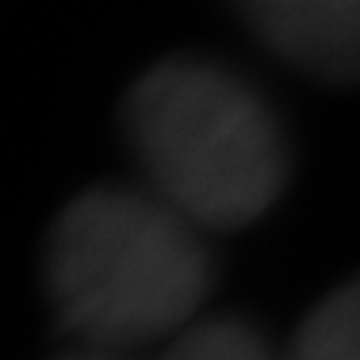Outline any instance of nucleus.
<instances>
[{"label":"nucleus","mask_w":360,"mask_h":360,"mask_svg":"<svg viewBox=\"0 0 360 360\" xmlns=\"http://www.w3.org/2000/svg\"><path fill=\"white\" fill-rule=\"evenodd\" d=\"M46 295L77 349L127 356L173 345L215 288L203 230L150 188L100 184L70 200L46 238Z\"/></svg>","instance_id":"nucleus-1"},{"label":"nucleus","mask_w":360,"mask_h":360,"mask_svg":"<svg viewBox=\"0 0 360 360\" xmlns=\"http://www.w3.org/2000/svg\"><path fill=\"white\" fill-rule=\"evenodd\" d=\"M127 139L150 192L192 226L242 230L288 184V139L269 100L207 58H165L127 92Z\"/></svg>","instance_id":"nucleus-2"},{"label":"nucleus","mask_w":360,"mask_h":360,"mask_svg":"<svg viewBox=\"0 0 360 360\" xmlns=\"http://www.w3.org/2000/svg\"><path fill=\"white\" fill-rule=\"evenodd\" d=\"M250 31L326 84H360V0H250Z\"/></svg>","instance_id":"nucleus-3"},{"label":"nucleus","mask_w":360,"mask_h":360,"mask_svg":"<svg viewBox=\"0 0 360 360\" xmlns=\"http://www.w3.org/2000/svg\"><path fill=\"white\" fill-rule=\"evenodd\" d=\"M280 360H360V276L307 311Z\"/></svg>","instance_id":"nucleus-4"},{"label":"nucleus","mask_w":360,"mask_h":360,"mask_svg":"<svg viewBox=\"0 0 360 360\" xmlns=\"http://www.w3.org/2000/svg\"><path fill=\"white\" fill-rule=\"evenodd\" d=\"M158 360H280L261 330L242 319H203L180 333Z\"/></svg>","instance_id":"nucleus-5"},{"label":"nucleus","mask_w":360,"mask_h":360,"mask_svg":"<svg viewBox=\"0 0 360 360\" xmlns=\"http://www.w3.org/2000/svg\"><path fill=\"white\" fill-rule=\"evenodd\" d=\"M54 360H127V356H108V353H89V349H73V353H62Z\"/></svg>","instance_id":"nucleus-6"}]
</instances>
